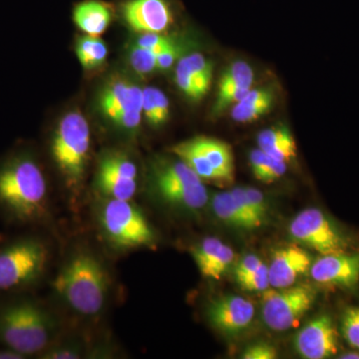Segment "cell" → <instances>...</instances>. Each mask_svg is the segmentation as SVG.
<instances>
[{
    "instance_id": "obj_1",
    "label": "cell",
    "mask_w": 359,
    "mask_h": 359,
    "mask_svg": "<svg viewBox=\"0 0 359 359\" xmlns=\"http://www.w3.org/2000/svg\"><path fill=\"white\" fill-rule=\"evenodd\" d=\"M47 183L37 161L21 152L0 164V211L16 224H32L44 216Z\"/></svg>"
},
{
    "instance_id": "obj_2",
    "label": "cell",
    "mask_w": 359,
    "mask_h": 359,
    "mask_svg": "<svg viewBox=\"0 0 359 359\" xmlns=\"http://www.w3.org/2000/svg\"><path fill=\"white\" fill-rule=\"evenodd\" d=\"M55 330L53 316L39 302L18 295L0 302V346L21 358L43 353Z\"/></svg>"
},
{
    "instance_id": "obj_3",
    "label": "cell",
    "mask_w": 359,
    "mask_h": 359,
    "mask_svg": "<svg viewBox=\"0 0 359 359\" xmlns=\"http://www.w3.org/2000/svg\"><path fill=\"white\" fill-rule=\"evenodd\" d=\"M109 276L94 255H73L52 283L56 294L77 313L94 316L100 313L109 292Z\"/></svg>"
},
{
    "instance_id": "obj_4",
    "label": "cell",
    "mask_w": 359,
    "mask_h": 359,
    "mask_svg": "<svg viewBox=\"0 0 359 359\" xmlns=\"http://www.w3.org/2000/svg\"><path fill=\"white\" fill-rule=\"evenodd\" d=\"M49 250L40 238L26 236L0 245V294H20L41 280Z\"/></svg>"
},
{
    "instance_id": "obj_5",
    "label": "cell",
    "mask_w": 359,
    "mask_h": 359,
    "mask_svg": "<svg viewBox=\"0 0 359 359\" xmlns=\"http://www.w3.org/2000/svg\"><path fill=\"white\" fill-rule=\"evenodd\" d=\"M104 236L123 250L151 248L155 233L143 212L131 201L105 199L98 214Z\"/></svg>"
},
{
    "instance_id": "obj_6",
    "label": "cell",
    "mask_w": 359,
    "mask_h": 359,
    "mask_svg": "<svg viewBox=\"0 0 359 359\" xmlns=\"http://www.w3.org/2000/svg\"><path fill=\"white\" fill-rule=\"evenodd\" d=\"M91 134L88 122L79 112H71L59 122L51 152L71 187L79 185L89 157Z\"/></svg>"
},
{
    "instance_id": "obj_7",
    "label": "cell",
    "mask_w": 359,
    "mask_h": 359,
    "mask_svg": "<svg viewBox=\"0 0 359 359\" xmlns=\"http://www.w3.org/2000/svg\"><path fill=\"white\" fill-rule=\"evenodd\" d=\"M152 182L160 199L177 209L200 211L209 201L203 180L182 160L156 167Z\"/></svg>"
},
{
    "instance_id": "obj_8",
    "label": "cell",
    "mask_w": 359,
    "mask_h": 359,
    "mask_svg": "<svg viewBox=\"0 0 359 359\" xmlns=\"http://www.w3.org/2000/svg\"><path fill=\"white\" fill-rule=\"evenodd\" d=\"M316 299V290L309 285L264 290L262 318L264 325L275 332L297 327L313 308Z\"/></svg>"
},
{
    "instance_id": "obj_9",
    "label": "cell",
    "mask_w": 359,
    "mask_h": 359,
    "mask_svg": "<svg viewBox=\"0 0 359 359\" xmlns=\"http://www.w3.org/2000/svg\"><path fill=\"white\" fill-rule=\"evenodd\" d=\"M295 242L316 250L321 256L347 252L349 240L334 219L316 208L299 212L290 224Z\"/></svg>"
},
{
    "instance_id": "obj_10",
    "label": "cell",
    "mask_w": 359,
    "mask_h": 359,
    "mask_svg": "<svg viewBox=\"0 0 359 359\" xmlns=\"http://www.w3.org/2000/svg\"><path fill=\"white\" fill-rule=\"evenodd\" d=\"M136 165L126 156L109 154L101 160L96 177L97 189L105 199L131 201L137 192Z\"/></svg>"
},
{
    "instance_id": "obj_11",
    "label": "cell",
    "mask_w": 359,
    "mask_h": 359,
    "mask_svg": "<svg viewBox=\"0 0 359 359\" xmlns=\"http://www.w3.org/2000/svg\"><path fill=\"white\" fill-rule=\"evenodd\" d=\"M297 353L306 359H325L339 353V334L334 320L323 314L309 321L294 340Z\"/></svg>"
},
{
    "instance_id": "obj_12",
    "label": "cell",
    "mask_w": 359,
    "mask_h": 359,
    "mask_svg": "<svg viewBox=\"0 0 359 359\" xmlns=\"http://www.w3.org/2000/svg\"><path fill=\"white\" fill-rule=\"evenodd\" d=\"M309 273L320 285L355 290L359 285V252L321 256L311 264Z\"/></svg>"
},
{
    "instance_id": "obj_13",
    "label": "cell",
    "mask_w": 359,
    "mask_h": 359,
    "mask_svg": "<svg viewBox=\"0 0 359 359\" xmlns=\"http://www.w3.org/2000/svg\"><path fill=\"white\" fill-rule=\"evenodd\" d=\"M207 316L219 332L236 335L250 327L255 318V306L240 295H224L209 304Z\"/></svg>"
},
{
    "instance_id": "obj_14",
    "label": "cell",
    "mask_w": 359,
    "mask_h": 359,
    "mask_svg": "<svg viewBox=\"0 0 359 359\" xmlns=\"http://www.w3.org/2000/svg\"><path fill=\"white\" fill-rule=\"evenodd\" d=\"M313 263V257L299 245L276 250L269 266V285L273 289L292 287L311 271Z\"/></svg>"
},
{
    "instance_id": "obj_15",
    "label": "cell",
    "mask_w": 359,
    "mask_h": 359,
    "mask_svg": "<svg viewBox=\"0 0 359 359\" xmlns=\"http://www.w3.org/2000/svg\"><path fill=\"white\" fill-rule=\"evenodd\" d=\"M124 18L136 32L161 33L171 25L173 13L167 0H131L125 4Z\"/></svg>"
},
{
    "instance_id": "obj_16",
    "label": "cell",
    "mask_w": 359,
    "mask_h": 359,
    "mask_svg": "<svg viewBox=\"0 0 359 359\" xmlns=\"http://www.w3.org/2000/svg\"><path fill=\"white\" fill-rule=\"evenodd\" d=\"M194 261L203 276L219 280L235 259V252L216 238H207L192 249Z\"/></svg>"
},
{
    "instance_id": "obj_17",
    "label": "cell",
    "mask_w": 359,
    "mask_h": 359,
    "mask_svg": "<svg viewBox=\"0 0 359 359\" xmlns=\"http://www.w3.org/2000/svg\"><path fill=\"white\" fill-rule=\"evenodd\" d=\"M143 89L124 80L111 82L100 97V107L104 114L114 121L118 116L131 111L142 112Z\"/></svg>"
},
{
    "instance_id": "obj_18",
    "label": "cell",
    "mask_w": 359,
    "mask_h": 359,
    "mask_svg": "<svg viewBox=\"0 0 359 359\" xmlns=\"http://www.w3.org/2000/svg\"><path fill=\"white\" fill-rule=\"evenodd\" d=\"M219 174L221 181L231 182L235 174V164L231 146L218 139L199 136L189 140Z\"/></svg>"
},
{
    "instance_id": "obj_19",
    "label": "cell",
    "mask_w": 359,
    "mask_h": 359,
    "mask_svg": "<svg viewBox=\"0 0 359 359\" xmlns=\"http://www.w3.org/2000/svg\"><path fill=\"white\" fill-rule=\"evenodd\" d=\"M259 149L273 159L290 162L297 157V144L287 127L266 129L257 137Z\"/></svg>"
},
{
    "instance_id": "obj_20",
    "label": "cell",
    "mask_w": 359,
    "mask_h": 359,
    "mask_svg": "<svg viewBox=\"0 0 359 359\" xmlns=\"http://www.w3.org/2000/svg\"><path fill=\"white\" fill-rule=\"evenodd\" d=\"M75 23L86 34L98 36L102 34L111 20L110 9L103 2L89 0L82 2L73 13Z\"/></svg>"
},
{
    "instance_id": "obj_21",
    "label": "cell",
    "mask_w": 359,
    "mask_h": 359,
    "mask_svg": "<svg viewBox=\"0 0 359 359\" xmlns=\"http://www.w3.org/2000/svg\"><path fill=\"white\" fill-rule=\"evenodd\" d=\"M275 102L273 89L261 88L250 90L240 101L236 104L231 112V117L237 122L247 123L255 121L266 114Z\"/></svg>"
},
{
    "instance_id": "obj_22",
    "label": "cell",
    "mask_w": 359,
    "mask_h": 359,
    "mask_svg": "<svg viewBox=\"0 0 359 359\" xmlns=\"http://www.w3.org/2000/svg\"><path fill=\"white\" fill-rule=\"evenodd\" d=\"M211 207L215 216L228 226L238 230H256L252 222L245 216L231 191L212 196Z\"/></svg>"
},
{
    "instance_id": "obj_23",
    "label": "cell",
    "mask_w": 359,
    "mask_h": 359,
    "mask_svg": "<svg viewBox=\"0 0 359 359\" xmlns=\"http://www.w3.org/2000/svg\"><path fill=\"white\" fill-rule=\"evenodd\" d=\"M250 163L252 174L263 183H273L287 172V163L273 159L261 149L250 153Z\"/></svg>"
},
{
    "instance_id": "obj_24",
    "label": "cell",
    "mask_w": 359,
    "mask_h": 359,
    "mask_svg": "<svg viewBox=\"0 0 359 359\" xmlns=\"http://www.w3.org/2000/svg\"><path fill=\"white\" fill-rule=\"evenodd\" d=\"M76 55L85 69H94L105 62L108 49L102 39L93 35H85L77 40Z\"/></svg>"
},
{
    "instance_id": "obj_25",
    "label": "cell",
    "mask_w": 359,
    "mask_h": 359,
    "mask_svg": "<svg viewBox=\"0 0 359 359\" xmlns=\"http://www.w3.org/2000/svg\"><path fill=\"white\" fill-rule=\"evenodd\" d=\"M254 71L248 63L238 61L224 71L219 83V92L231 88H250Z\"/></svg>"
},
{
    "instance_id": "obj_26",
    "label": "cell",
    "mask_w": 359,
    "mask_h": 359,
    "mask_svg": "<svg viewBox=\"0 0 359 359\" xmlns=\"http://www.w3.org/2000/svg\"><path fill=\"white\" fill-rule=\"evenodd\" d=\"M187 67L195 79L201 93L204 96L211 86L212 65L200 53H193L183 58Z\"/></svg>"
},
{
    "instance_id": "obj_27",
    "label": "cell",
    "mask_w": 359,
    "mask_h": 359,
    "mask_svg": "<svg viewBox=\"0 0 359 359\" xmlns=\"http://www.w3.org/2000/svg\"><path fill=\"white\" fill-rule=\"evenodd\" d=\"M130 63L138 74H149L157 69V54L134 45L130 51Z\"/></svg>"
},
{
    "instance_id": "obj_28",
    "label": "cell",
    "mask_w": 359,
    "mask_h": 359,
    "mask_svg": "<svg viewBox=\"0 0 359 359\" xmlns=\"http://www.w3.org/2000/svg\"><path fill=\"white\" fill-rule=\"evenodd\" d=\"M341 334L349 346L359 351V308L351 306L344 311Z\"/></svg>"
},
{
    "instance_id": "obj_29",
    "label": "cell",
    "mask_w": 359,
    "mask_h": 359,
    "mask_svg": "<svg viewBox=\"0 0 359 359\" xmlns=\"http://www.w3.org/2000/svg\"><path fill=\"white\" fill-rule=\"evenodd\" d=\"M176 82L181 91L189 98L193 100H199L203 95L201 93L195 79L191 74L190 70L187 67L185 61L183 58L179 61L176 70Z\"/></svg>"
},
{
    "instance_id": "obj_30",
    "label": "cell",
    "mask_w": 359,
    "mask_h": 359,
    "mask_svg": "<svg viewBox=\"0 0 359 359\" xmlns=\"http://www.w3.org/2000/svg\"><path fill=\"white\" fill-rule=\"evenodd\" d=\"M237 282L243 289L249 292H264L269 287V266L264 263L256 271Z\"/></svg>"
},
{
    "instance_id": "obj_31",
    "label": "cell",
    "mask_w": 359,
    "mask_h": 359,
    "mask_svg": "<svg viewBox=\"0 0 359 359\" xmlns=\"http://www.w3.org/2000/svg\"><path fill=\"white\" fill-rule=\"evenodd\" d=\"M175 44H176V42H174L169 37L155 32H147L145 34L141 35L137 39L136 43H135L137 46L154 52L157 55L167 50L168 48H170V47L173 46Z\"/></svg>"
},
{
    "instance_id": "obj_32",
    "label": "cell",
    "mask_w": 359,
    "mask_h": 359,
    "mask_svg": "<svg viewBox=\"0 0 359 359\" xmlns=\"http://www.w3.org/2000/svg\"><path fill=\"white\" fill-rule=\"evenodd\" d=\"M250 88H231L218 92L216 103L214 105V114H219L233 104H237L242 100Z\"/></svg>"
},
{
    "instance_id": "obj_33",
    "label": "cell",
    "mask_w": 359,
    "mask_h": 359,
    "mask_svg": "<svg viewBox=\"0 0 359 359\" xmlns=\"http://www.w3.org/2000/svg\"><path fill=\"white\" fill-rule=\"evenodd\" d=\"M245 196H247L248 202L252 208V212L256 215L257 218L264 224L268 219L269 205L264 198V194L261 191L254 188H244Z\"/></svg>"
},
{
    "instance_id": "obj_34",
    "label": "cell",
    "mask_w": 359,
    "mask_h": 359,
    "mask_svg": "<svg viewBox=\"0 0 359 359\" xmlns=\"http://www.w3.org/2000/svg\"><path fill=\"white\" fill-rule=\"evenodd\" d=\"M278 358L276 347L266 342H259L248 346L243 353L244 359H275Z\"/></svg>"
},
{
    "instance_id": "obj_35",
    "label": "cell",
    "mask_w": 359,
    "mask_h": 359,
    "mask_svg": "<svg viewBox=\"0 0 359 359\" xmlns=\"http://www.w3.org/2000/svg\"><path fill=\"white\" fill-rule=\"evenodd\" d=\"M40 358L45 359H76L81 358V351L79 347L63 346L58 347H48Z\"/></svg>"
},
{
    "instance_id": "obj_36",
    "label": "cell",
    "mask_w": 359,
    "mask_h": 359,
    "mask_svg": "<svg viewBox=\"0 0 359 359\" xmlns=\"http://www.w3.org/2000/svg\"><path fill=\"white\" fill-rule=\"evenodd\" d=\"M263 264L264 262L256 255H247L236 266V280H238L241 278H245V276L250 275V273L256 271Z\"/></svg>"
},
{
    "instance_id": "obj_37",
    "label": "cell",
    "mask_w": 359,
    "mask_h": 359,
    "mask_svg": "<svg viewBox=\"0 0 359 359\" xmlns=\"http://www.w3.org/2000/svg\"><path fill=\"white\" fill-rule=\"evenodd\" d=\"M142 112L145 115L146 119L151 125H158L157 109H156L154 92L153 87L143 89V100H142Z\"/></svg>"
},
{
    "instance_id": "obj_38",
    "label": "cell",
    "mask_w": 359,
    "mask_h": 359,
    "mask_svg": "<svg viewBox=\"0 0 359 359\" xmlns=\"http://www.w3.org/2000/svg\"><path fill=\"white\" fill-rule=\"evenodd\" d=\"M153 92H154L156 109H157L158 125H161L167 121L168 118H169V99L165 95L164 92L161 91L160 89L153 87Z\"/></svg>"
},
{
    "instance_id": "obj_39",
    "label": "cell",
    "mask_w": 359,
    "mask_h": 359,
    "mask_svg": "<svg viewBox=\"0 0 359 359\" xmlns=\"http://www.w3.org/2000/svg\"><path fill=\"white\" fill-rule=\"evenodd\" d=\"M181 48L177 44L160 53L157 55V69L167 70L171 68L177 58H179Z\"/></svg>"
},
{
    "instance_id": "obj_40",
    "label": "cell",
    "mask_w": 359,
    "mask_h": 359,
    "mask_svg": "<svg viewBox=\"0 0 359 359\" xmlns=\"http://www.w3.org/2000/svg\"><path fill=\"white\" fill-rule=\"evenodd\" d=\"M0 359H22V358L18 353L1 346L0 347Z\"/></svg>"
},
{
    "instance_id": "obj_41",
    "label": "cell",
    "mask_w": 359,
    "mask_h": 359,
    "mask_svg": "<svg viewBox=\"0 0 359 359\" xmlns=\"http://www.w3.org/2000/svg\"><path fill=\"white\" fill-rule=\"evenodd\" d=\"M339 358H344V359L359 358V353H355V351H351V353H342L341 355L339 356Z\"/></svg>"
}]
</instances>
